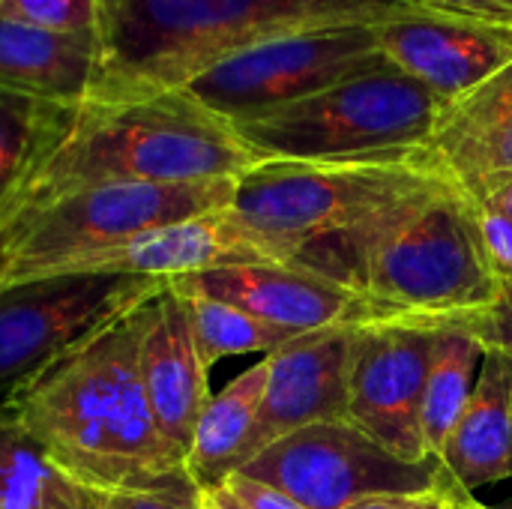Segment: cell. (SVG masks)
<instances>
[{
    "instance_id": "7402d4cb",
    "label": "cell",
    "mask_w": 512,
    "mask_h": 509,
    "mask_svg": "<svg viewBox=\"0 0 512 509\" xmlns=\"http://www.w3.org/2000/svg\"><path fill=\"white\" fill-rule=\"evenodd\" d=\"M174 291V288H171ZM186 300L189 309V321H192V333H195V345L201 354V363L210 369L216 366L222 357H234V354H270L276 348H282L285 342L303 336V333H291L282 327H273L231 303L222 300H210V297H195V294H180Z\"/></svg>"
},
{
    "instance_id": "277c9868",
    "label": "cell",
    "mask_w": 512,
    "mask_h": 509,
    "mask_svg": "<svg viewBox=\"0 0 512 509\" xmlns=\"http://www.w3.org/2000/svg\"><path fill=\"white\" fill-rule=\"evenodd\" d=\"M102 96L183 90L222 60L300 30L378 24L423 0H96Z\"/></svg>"
},
{
    "instance_id": "7c38bea8",
    "label": "cell",
    "mask_w": 512,
    "mask_h": 509,
    "mask_svg": "<svg viewBox=\"0 0 512 509\" xmlns=\"http://www.w3.org/2000/svg\"><path fill=\"white\" fill-rule=\"evenodd\" d=\"M357 324L303 333L264 357L267 387L237 471L279 438L348 414V372Z\"/></svg>"
},
{
    "instance_id": "8d00e7d4",
    "label": "cell",
    "mask_w": 512,
    "mask_h": 509,
    "mask_svg": "<svg viewBox=\"0 0 512 509\" xmlns=\"http://www.w3.org/2000/svg\"><path fill=\"white\" fill-rule=\"evenodd\" d=\"M201 509H207V507H204V501H201Z\"/></svg>"
},
{
    "instance_id": "ac0fdd59",
    "label": "cell",
    "mask_w": 512,
    "mask_h": 509,
    "mask_svg": "<svg viewBox=\"0 0 512 509\" xmlns=\"http://www.w3.org/2000/svg\"><path fill=\"white\" fill-rule=\"evenodd\" d=\"M0 90L48 105H81L102 90L93 33H54L0 18Z\"/></svg>"
},
{
    "instance_id": "5b68a950",
    "label": "cell",
    "mask_w": 512,
    "mask_h": 509,
    "mask_svg": "<svg viewBox=\"0 0 512 509\" xmlns=\"http://www.w3.org/2000/svg\"><path fill=\"white\" fill-rule=\"evenodd\" d=\"M444 183L453 180L429 150L366 162L267 159L237 177L228 210L261 237L279 264H291L306 246L342 237Z\"/></svg>"
},
{
    "instance_id": "9a60e30c",
    "label": "cell",
    "mask_w": 512,
    "mask_h": 509,
    "mask_svg": "<svg viewBox=\"0 0 512 509\" xmlns=\"http://www.w3.org/2000/svg\"><path fill=\"white\" fill-rule=\"evenodd\" d=\"M177 294L231 303L273 327L315 333L339 324L360 327V303L345 285L297 264H243L168 279Z\"/></svg>"
},
{
    "instance_id": "4316f807",
    "label": "cell",
    "mask_w": 512,
    "mask_h": 509,
    "mask_svg": "<svg viewBox=\"0 0 512 509\" xmlns=\"http://www.w3.org/2000/svg\"><path fill=\"white\" fill-rule=\"evenodd\" d=\"M474 204V201H471ZM474 216H477V228H480V240H483V252L489 258V267L498 279H510L512 276V219L483 210L474 204Z\"/></svg>"
},
{
    "instance_id": "cb8c5ba5",
    "label": "cell",
    "mask_w": 512,
    "mask_h": 509,
    "mask_svg": "<svg viewBox=\"0 0 512 509\" xmlns=\"http://www.w3.org/2000/svg\"><path fill=\"white\" fill-rule=\"evenodd\" d=\"M60 471L9 417L0 420V509H48Z\"/></svg>"
},
{
    "instance_id": "e575fe53",
    "label": "cell",
    "mask_w": 512,
    "mask_h": 509,
    "mask_svg": "<svg viewBox=\"0 0 512 509\" xmlns=\"http://www.w3.org/2000/svg\"><path fill=\"white\" fill-rule=\"evenodd\" d=\"M468 509H489V507H483V504H477V501H471V504H468Z\"/></svg>"
},
{
    "instance_id": "d590c367",
    "label": "cell",
    "mask_w": 512,
    "mask_h": 509,
    "mask_svg": "<svg viewBox=\"0 0 512 509\" xmlns=\"http://www.w3.org/2000/svg\"><path fill=\"white\" fill-rule=\"evenodd\" d=\"M501 509H512V495L504 501V504H501Z\"/></svg>"
},
{
    "instance_id": "f1b7e54d",
    "label": "cell",
    "mask_w": 512,
    "mask_h": 509,
    "mask_svg": "<svg viewBox=\"0 0 512 509\" xmlns=\"http://www.w3.org/2000/svg\"><path fill=\"white\" fill-rule=\"evenodd\" d=\"M483 348H501L512 357V276L498 279V300L474 318Z\"/></svg>"
},
{
    "instance_id": "836d02e7",
    "label": "cell",
    "mask_w": 512,
    "mask_h": 509,
    "mask_svg": "<svg viewBox=\"0 0 512 509\" xmlns=\"http://www.w3.org/2000/svg\"><path fill=\"white\" fill-rule=\"evenodd\" d=\"M204 507L207 509H246L225 486H216V489H207L204 492Z\"/></svg>"
},
{
    "instance_id": "4dcf8cb0",
    "label": "cell",
    "mask_w": 512,
    "mask_h": 509,
    "mask_svg": "<svg viewBox=\"0 0 512 509\" xmlns=\"http://www.w3.org/2000/svg\"><path fill=\"white\" fill-rule=\"evenodd\" d=\"M423 3L438 12L483 18V21H495V24H512V0H423Z\"/></svg>"
},
{
    "instance_id": "2e32d148",
    "label": "cell",
    "mask_w": 512,
    "mask_h": 509,
    "mask_svg": "<svg viewBox=\"0 0 512 509\" xmlns=\"http://www.w3.org/2000/svg\"><path fill=\"white\" fill-rule=\"evenodd\" d=\"M141 381L162 438L186 459L195 423L210 399L186 300L171 285L150 300L141 339Z\"/></svg>"
},
{
    "instance_id": "6da1fadb",
    "label": "cell",
    "mask_w": 512,
    "mask_h": 509,
    "mask_svg": "<svg viewBox=\"0 0 512 509\" xmlns=\"http://www.w3.org/2000/svg\"><path fill=\"white\" fill-rule=\"evenodd\" d=\"M147 309L150 300L63 357L9 414L78 486L150 489L189 477L147 405L138 366Z\"/></svg>"
},
{
    "instance_id": "3957f363",
    "label": "cell",
    "mask_w": 512,
    "mask_h": 509,
    "mask_svg": "<svg viewBox=\"0 0 512 509\" xmlns=\"http://www.w3.org/2000/svg\"><path fill=\"white\" fill-rule=\"evenodd\" d=\"M264 162L237 129L186 90L63 105L0 225L51 198L111 183L243 177Z\"/></svg>"
},
{
    "instance_id": "484cf974",
    "label": "cell",
    "mask_w": 512,
    "mask_h": 509,
    "mask_svg": "<svg viewBox=\"0 0 512 509\" xmlns=\"http://www.w3.org/2000/svg\"><path fill=\"white\" fill-rule=\"evenodd\" d=\"M96 509H201L204 492L192 477L150 489H90Z\"/></svg>"
},
{
    "instance_id": "7a4b0ae2",
    "label": "cell",
    "mask_w": 512,
    "mask_h": 509,
    "mask_svg": "<svg viewBox=\"0 0 512 509\" xmlns=\"http://www.w3.org/2000/svg\"><path fill=\"white\" fill-rule=\"evenodd\" d=\"M360 303L363 324H447L486 312L498 276L483 252L471 198L444 183L366 225L294 255Z\"/></svg>"
},
{
    "instance_id": "8992f818",
    "label": "cell",
    "mask_w": 512,
    "mask_h": 509,
    "mask_svg": "<svg viewBox=\"0 0 512 509\" xmlns=\"http://www.w3.org/2000/svg\"><path fill=\"white\" fill-rule=\"evenodd\" d=\"M441 108L435 93L387 63L231 126L264 162L405 159L426 153Z\"/></svg>"
},
{
    "instance_id": "e0dca14e",
    "label": "cell",
    "mask_w": 512,
    "mask_h": 509,
    "mask_svg": "<svg viewBox=\"0 0 512 509\" xmlns=\"http://www.w3.org/2000/svg\"><path fill=\"white\" fill-rule=\"evenodd\" d=\"M426 150L462 192L512 174V63L438 111Z\"/></svg>"
},
{
    "instance_id": "30bf717a",
    "label": "cell",
    "mask_w": 512,
    "mask_h": 509,
    "mask_svg": "<svg viewBox=\"0 0 512 509\" xmlns=\"http://www.w3.org/2000/svg\"><path fill=\"white\" fill-rule=\"evenodd\" d=\"M237 474L285 492L303 509H348L375 495H417L453 483L441 459H399L348 420L297 429Z\"/></svg>"
},
{
    "instance_id": "9c48e42d",
    "label": "cell",
    "mask_w": 512,
    "mask_h": 509,
    "mask_svg": "<svg viewBox=\"0 0 512 509\" xmlns=\"http://www.w3.org/2000/svg\"><path fill=\"white\" fill-rule=\"evenodd\" d=\"M387 66L375 24H339L258 42L183 90L228 123H243Z\"/></svg>"
},
{
    "instance_id": "5bb4252c",
    "label": "cell",
    "mask_w": 512,
    "mask_h": 509,
    "mask_svg": "<svg viewBox=\"0 0 512 509\" xmlns=\"http://www.w3.org/2000/svg\"><path fill=\"white\" fill-rule=\"evenodd\" d=\"M243 264H279L270 249L228 207L141 231L108 249L69 258L42 279L57 276H147L177 279ZM39 279V282H42Z\"/></svg>"
},
{
    "instance_id": "603a6c76",
    "label": "cell",
    "mask_w": 512,
    "mask_h": 509,
    "mask_svg": "<svg viewBox=\"0 0 512 509\" xmlns=\"http://www.w3.org/2000/svg\"><path fill=\"white\" fill-rule=\"evenodd\" d=\"M60 108L0 90V213L33 168Z\"/></svg>"
},
{
    "instance_id": "83f0119b",
    "label": "cell",
    "mask_w": 512,
    "mask_h": 509,
    "mask_svg": "<svg viewBox=\"0 0 512 509\" xmlns=\"http://www.w3.org/2000/svg\"><path fill=\"white\" fill-rule=\"evenodd\" d=\"M474 495L462 492L456 483H447L432 492H417V495H375L348 509H468Z\"/></svg>"
},
{
    "instance_id": "44dd1931",
    "label": "cell",
    "mask_w": 512,
    "mask_h": 509,
    "mask_svg": "<svg viewBox=\"0 0 512 509\" xmlns=\"http://www.w3.org/2000/svg\"><path fill=\"white\" fill-rule=\"evenodd\" d=\"M474 318L438 324V333H435V348H432L423 408H420V435H423V450L429 459L441 456L480 378L477 369L483 366L486 348L474 327Z\"/></svg>"
},
{
    "instance_id": "d6986e66",
    "label": "cell",
    "mask_w": 512,
    "mask_h": 509,
    "mask_svg": "<svg viewBox=\"0 0 512 509\" xmlns=\"http://www.w3.org/2000/svg\"><path fill=\"white\" fill-rule=\"evenodd\" d=\"M438 459L468 495L512 480V357L507 351L486 348L477 387Z\"/></svg>"
},
{
    "instance_id": "f546056e",
    "label": "cell",
    "mask_w": 512,
    "mask_h": 509,
    "mask_svg": "<svg viewBox=\"0 0 512 509\" xmlns=\"http://www.w3.org/2000/svg\"><path fill=\"white\" fill-rule=\"evenodd\" d=\"M222 486L246 509H303L294 498H288L285 492H279L273 486H264L258 480H249V477H243L237 471L231 477H225Z\"/></svg>"
},
{
    "instance_id": "ffe728a7",
    "label": "cell",
    "mask_w": 512,
    "mask_h": 509,
    "mask_svg": "<svg viewBox=\"0 0 512 509\" xmlns=\"http://www.w3.org/2000/svg\"><path fill=\"white\" fill-rule=\"evenodd\" d=\"M264 387L267 363L261 360L207 399L186 453V471L201 492L222 486L225 477L237 471L264 402Z\"/></svg>"
},
{
    "instance_id": "52a82bcc",
    "label": "cell",
    "mask_w": 512,
    "mask_h": 509,
    "mask_svg": "<svg viewBox=\"0 0 512 509\" xmlns=\"http://www.w3.org/2000/svg\"><path fill=\"white\" fill-rule=\"evenodd\" d=\"M237 177L192 183H111L30 207L0 225V291L39 282L57 264L141 231L231 207Z\"/></svg>"
},
{
    "instance_id": "d6a6232c",
    "label": "cell",
    "mask_w": 512,
    "mask_h": 509,
    "mask_svg": "<svg viewBox=\"0 0 512 509\" xmlns=\"http://www.w3.org/2000/svg\"><path fill=\"white\" fill-rule=\"evenodd\" d=\"M48 509H96V504H93V492L87 486H78V483H72L69 477L60 474Z\"/></svg>"
},
{
    "instance_id": "ba28073f",
    "label": "cell",
    "mask_w": 512,
    "mask_h": 509,
    "mask_svg": "<svg viewBox=\"0 0 512 509\" xmlns=\"http://www.w3.org/2000/svg\"><path fill=\"white\" fill-rule=\"evenodd\" d=\"M165 288L147 276H57L0 291V420L63 357Z\"/></svg>"
},
{
    "instance_id": "8fae6325",
    "label": "cell",
    "mask_w": 512,
    "mask_h": 509,
    "mask_svg": "<svg viewBox=\"0 0 512 509\" xmlns=\"http://www.w3.org/2000/svg\"><path fill=\"white\" fill-rule=\"evenodd\" d=\"M438 324H363L354 333L345 420L408 462L429 459L420 408Z\"/></svg>"
},
{
    "instance_id": "4fadbf2b",
    "label": "cell",
    "mask_w": 512,
    "mask_h": 509,
    "mask_svg": "<svg viewBox=\"0 0 512 509\" xmlns=\"http://www.w3.org/2000/svg\"><path fill=\"white\" fill-rule=\"evenodd\" d=\"M390 66L420 81L444 105L512 63V24L420 9L375 24Z\"/></svg>"
},
{
    "instance_id": "d4e9b609",
    "label": "cell",
    "mask_w": 512,
    "mask_h": 509,
    "mask_svg": "<svg viewBox=\"0 0 512 509\" xmlns=\"http://www.w3.org/2000/svg\"><path fill=\"white\" fill-rule=\"evenodd\" d=\"M0 18L54 33H93L96 0H0Z\"/></svg>"
},
{
    "instance_id": "1f68e13d",
    "label": "cell",
    "mask_w": 512,
    "mask_h": 509,
    "mask_svg": "<svg viewBox=\"0 0 512 509\" xmlns=\"http://www.w3.org/2000/svg\"><path fill=\"white\" fill-rule=\"evenodd\" d=\"M465 195H468L477 207L492 210V213H501V216L512 219V174L483 180V183H477L474 189H468Z\"/></svg>"
}]
</instances>
